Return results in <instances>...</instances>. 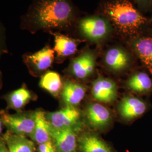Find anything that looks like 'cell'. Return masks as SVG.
<instances>
[{"label": "cell", "instance_id": "cell-1", "mask_svg": "<svg viewBox=\"0 0 152 152\" xmlns=\"http://www.w3.org/2000/svg\"><path fill=\"white\" fill-rule=\"evenodd\" d=\"M75 9L71 0H38L28 14L32 31L70 27L75 19Z\"/></svg>", "mask_w": 152, "mask_h": 152}, {"label": "cell", "instance_id": "cell-2", "mask_svg": "<svg viewBox=\"0 0 152 152\" xmlns=\"http://www.w3.org/2000/svg\"><path fill=\"white\" fill-rule=\"evenodd\" d=\"M103 16L121 35L135 37L147 22L129 0H108L103 6Z\"/></svg>", "mask_w": 152, "mask_h": 152}, {"label": "cell", "instance_id": "cell-3", "mask_svg": "<svg viewBox=\"0 0 152 152\" xmlns=\"http://www.w3.org/2000/svg\"><path fill=\"white\" fill-rule=\"evenodd\" d=\"M78 28L84 37L94 42H100L107 38L113 29L107 18L96 15L82 19L79 22Z\"/></svg>", "mask_w": 152, "mask_h": 152}, {"label": "cell", "instance_id": "cell-4", "mask_svg": "<svg viewBox=\"0 0 152 152\" xmlns=\"http://www.w3.org/2000/svg\"><path fill=\"white\" fill-rule=\"evenodd\" d=\"M1 120L11 132L23 136H31L36 125L35 112L15 114L4 112L1 114Z\"/></svg>", "mask_w": 152, "mask_h": 152}, {"label": "cell", "instance_id": "cell-5", "mask_svg": "<svg viewBox=\"0 0 152 152\" xmlns=\"http://www.w3.org/2000/svg\"><path fill=\"white\" fill-rule=\"evenodd\" d=\"M46 118L54 129L73 127L80 118V112L75 107L66 106L65 108L46 114Z\"/></svg>", "mask_w": 152, "mask_h": 152}, {"label": "cell", "instance_id": "cell-6", "mask_svg": "<svg viewBox=\"0 0 152 152\" xmlns=\"http://www.w3.org/2000/svg\"><path fill=\"white\" fill-rule=\"evenodd\" d=\"M76 131L73 127L54 129L51 126V136L58 152H75L77 146Z\"/></svg>", "mask_w": 152, "mask_h": 152}, {"label": "cell", "instance_id": "cell-7", "mask_svg": "<svg viewBox=\"0 0 152 152\" xmlns=\"http://www.w3.org/2000/svg\"><path fill=\"white\" fill-rule=\"evenodd\" d=\"M93 97L98 101L103 103H111L117 97V86L112 80L99 77L93 83Z\"/></svg>", "mask_w": 152, "mask_h": 152}, {"label": "cell", "instance_id": "cell-8", "mask_svg": "<svg viewBox=\"0 0 152 152\" xmlns=\"http://www.w3.org/2000/svg\"><path fill=\"white\" fill-rule=\"evenodd\" d=\"M95 63L94 54L90 51H86L72 61L71 73L78 78H86L94 72Z\"/></svg>", "mask_w": 152, "mask_h": 152}, {"label": "cell", "instance_id": "cell-9", "mask_svg": "<svg viewBox=\"0 0 152 152\" xmlns=\"http://www.w3.org/2000/svg\"><path fill=\"white\" fill-rule=\"evenodd\" d=\"M104 60L109 69L114 72L124 71L129 66L131 62L129 53L120 47L109 49L105 54Z\"/></svg>", "mask_w": 152, "mask_h": 152}, {"label": "cell", "instance_id": "cell-10", "mask_svg": "<svg viewBox=\"0 0 152 152\" xmlns=\"http://www.w3.org/2000/svg\"><path fill=\"white\" fill-rule=\"evenodd\" d=\"M55 51L46 46L37 52L26 56V62L33 71L41 72L51 65L54 59Z\"/></svg>", "mask_w": 152, "mask_h": 152}, {"label": "cell", "instance_id": "cell-11", "mask_svg": "<svg viewBox=\"0 0 152 152\" xmlns=\"http://www.w3.org/2000/svg\"><path fill=\"white\" fill-rule=\"evenodd\" d=\"M131 45L137 56L152 75V38H134Z\"/></svg>", "mask_w": 152, "mask_h": 152}, {"label": "cell", "instance_id": "cell-12", "mask_svg": "<svg viewBox=\"0 0 152 152\" xmlns=\"http://www.w3.org/2000/svg\"><path fill=\"white\" fill-rule=\"evenodd\" d=\"M86 115L89 124L97 129L104 128L111 120L109 111L100 104H90L86 109Z\"/></svg>", "mask_w": 152, "mask_h": 152}, {"label": "cell", "instance_id": "cell-13", "mask_svg": "<svg viewBox=\"0 0 152 152\" xmlns=\"http://www.w3.org/2000/svg\"><path fill=\"white\" fill-rule=\"evenodd\" d=\"M147 105L140 99L135 97H125L119 105V112L122 118L130 120L137 118L147 110Z\"/></svg>", "mask_w": 152, "mask_h": 152}, {"label": "cell", "instance_id": "cell-14", "mask_svg": "<svg viewBox=\"0 0 152 152\" xmlns=\"http://www.w3.org/2000/svg\"><path fill=\"white\" fill-rule=\"evenodd\" d=\"M35 127L30 137L38 144L51 141V125L46 118V113L42 110L35 112Z\"/></svg>", "mask_w": 152, "mask_h": 152}, {"label": "cell", "instance_id": "cell-15", "mask_svg": "<svg viewBox=\"0 0 152 152\" xmlns=\"http://www.w3.org/2000/svg\"><path fill=\"white\" fill-rule=\"evenodd\" d=\"M86 89L82 85L73 82H65L62 88L61 97L67 106L75 107L85 97Z\"/></svg>", "mask_w": 152, "mask_h": 152}, {"label": "cell", "instance_id": "cell-16", "mask_svg": "<svg viewBox=\"0 0 152 152\" xmlns=\"http://www.w3.org/2000/svg\"><path fill=\"white\" fill-rule=\"evenodd\" d=\"M6 144L9 152H34V144L25 136L7 132L5 135Z\"/></svg>", "mask_w": 152, "mask_h": 152}, {"label": "cell", "instance_id": "cell-17", "mask_svg": "<svg viewBox=\"0 0 152 152\" xmlns=\"http://www.w3.org/2000/svg\"><path fill=\"white\" fill-rule=\"evenodd\" d=\"M55 52L58 56L65 58L74 54L77 51L78 44L76 39L60 33H55Z\"/></svg>", "mask_w": 152, "mask_h": 152}, {"label": "cell", "instance_id": "cell-18", "mask_svg": "<svg viewBox=\"0 0 152 152\" xmlns=\"http://www.w3.org/2000/svg\"><path fill=\"white\" fill-rule=\"evenodd\" d=\"M78 142L82 152H112L102 140L92 134H83Z\"/></svg>", "mask_w": 152, "mask_h": 152}, {"label": "cell", "instance_id": "cell-19", "mask_svg": "<svg viewBox=\"0 0 152 152\" xmlns=\"http://www.w3.org/2000/svg\"><path fill=\"white\" fill-rule=\"evenodd\" d=\"M127 86L134 92L146 94L152 91V81L150 77L144 72H138L131 77Z\"/></svg>", "mask_w": 152, "mask_h": 152}, {"label": "cell", "instance_id": "cell-20", "mask_svg": "<svg viewBox=\"0 0 152 152\" xmlns=\"http://www.w3.org/2000/svg\"><path fill=\"white\" fill-rule=\"evenodd\" d=\"M39 86L55 96L59 94L63 88L60 75L53 71H49L42 77Z\"/></svg>", "mask_w": 152, "mask_h": 152}, {"label": "cell", "instance_id": "cell-21", "mask_svg": "<svg viewBox=\"0 0 152 152\" xmlns=\"http://www.w3.org/2000/svg\"><path fill=\"white\" fill-rule=\"evenodd\" d=\"M32 95L25 87H21L11 92L7 97L8 107L10 108L20 110L31 100Z\"/></svg>", "mask_w": 152, "mask_h": 152}, {"label": "cell", "instance_id": "cell-22", "mask_svg": "<svg viewBox=\"0 0 152 152\" xmlns=\"http://www.w3.org/2000/svg\"><path fill=\"white\" fill-rule=\"evenodd\" d=\"M56 148L51 141L39 144L38 152H55Z\"/></svg>", "mask_w": 152, "mask_h": 152}, {"label": "cell", "instance_id": "cell-23", "mask_svg": "<svg viewBox=\"0 0 152 152\" xmlns=\"http://www.w3.org/2000/svg\"><path fill=\"white\" fill-rule=\"evenodd\" d=\"M140 7L146 8L151 5L152 0H134Z\"/></svg>", "mask_w": 152, "mask_h": 152}, {"label": "cell", "instance_id": "cell-24", "mask_svg": "<svg viewBox=\"0 0 152 152\" xmlns=\"http://www.w3.org/2000/svg\"><path fill=\"white\" fill-rule=\"evenodd\" d=\"M0 152H9L6 144L2 140H0Z\"/></svg>", "mask_w": 152, "mask_h": 152}, {"label": "cell", "instance_id": "cell-25", "mask_svg": "<svg viewBox=\"0 0 152 152\" xmlns=\"http://www.w3.org/2000/svg\"><path fill=\"white\" fill-rule=\"evenodd\" d=\"M2 122L0 118V134L2 132Z\"/></svg>", "mask_w": 152, "mask_h": 152}, {"label": "cell", "instance_id": "cell-26", "mask_svg": "<svg viewBox=\"0 0 152 152\" xmlns=\"http://www.w3.org/2000/svg\"><path fill=\"white\" fill-rule=\"evenodd\" d=\"M0 32H1V27H0Z\"/></svg>", "mask_w": 152, "mask_h": 152}]
</instances>
